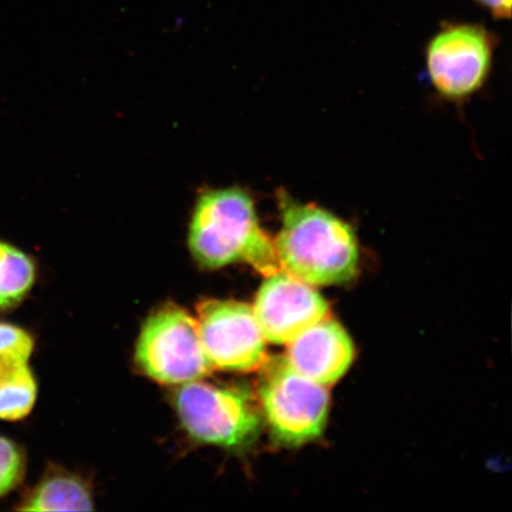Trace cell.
Listing matches in <instances>:
<instances>
[{
	"label": "cell",
	"instance_id": "1",
	"mask_svg": "<svg viewBox=\"0 0 512 512\" xmlns=\"http://www.w3.org/2000/svg\"><path fill=\"white\" fill-rule=\"evenodd\" d=\"M281 228L275 239L281 271L311 286L347 283L357 273V239L349 224L315 204L278 197Z\"/></svg>",
	"mask_w": 512,
	"mask_h": 512
},
{
	"label": "cell",
	"instance_id": "2",
	"mask_svg": "<svg viewBox=\"0 0 512 512\" xmlns=\"http://www.w3.org/2000/svg\"><path fill=\"white\" fill-rule=\"evenodd\" d=\"M189 247L198 264L221 268L247 262L256 271H281L274 242L260 227L253 198L240 188L209 190L198 198Z\"/></svg>",
	"mask_w": 512,
	"mask_h": 512
},
{
	"label": "cell",
	"instance_id": "3",
	"mask_svg": "<svg viewBox=\"0 0 512 512\" xmlns=\"http://www.w3.org/2000/svg\"><path fill=\"white\" fill-rule=\"evenodd\" d=\"M265 366L260 400L275 439L299 446L320 437L329 415L326 387L299 374L285 357Z\"/></svg>",
	"mask_w": 512,
	"mask_h": 512
},
{
	"label": "cell",
	"instance_id": "4",
	"mask_svg": "<svg viewBox=\"0 0 512 512\" xmlns=\"http://www.w3.org/2000/svg\"><path fill=\"white\" fill-rule=\"evenodd\" d=\"M136 360L147 376L164 384L189 383L211 370L197 319L175 304L160 307L146 320Z\"/></svg>",
	"mask_w": 512,
	"mask_h": 512
},
{
	"label": "cell",
	"instance_id": "5",
	"mask_svg": "<svg viewBox=\"0 0 512 512\" xmlns=\"http://www.w3.org/2000/svg\"><path fill=\"white\" fill-rule=\"evenodd\" d=\"M182 424L202 443L236 447L255 437L260 420L251 400L241 390L189 382L176 395Z\"/></svg>",
	"mask_w": 512,
	"mask_h": 512
},
{
	"label": "cell",
	"instance_id": "6",
	"mask_svg": "<svg viewBox=\"0 0 512 512\" xmlns=\"http://www.w3.org/2000/svg\"><path fill=\"white\" fill-rule=\"evenodd\" d=\"M495 38L482 25L448 23L427 46V69L437 91L462 99L484 85L491 68Z\"/></svg>",
	"mask_w": 512,
	"mask_h": 512
},
{
	"label": "cell",
	"instance_id": "7",
	"mask_svg": "<svg viewBox=\"0 0 512 512\" xmlns=\"http://www.w3.org/2000/svg\"><path fill=\"white\" fill-rule=\"evenodd\" d=\"M197 315L211 367L243 373L265 367L266 339L253 307L230 300H206L197 306Z\"/></svg>",
	"mask_w": 512,
	"mask_h": 512
},
{
	"label": "cell",
	"instance_id": "8",
	"mask_svg": "<svg viewBox=\"0 0 512 512\" xmlns=\"http://www.w3.org/2000/svg\"><path fill=\"white\" fill-rule=\"evenodd\" d=\"M253 311L266 341L278 345L291 343L329 317V306L319 292L284 271L268 275Z\"/></svg>",
	"mask_w": 512,
	"mask_h": 512
},
{
	"label": "cell",
	"instance_id": "9",
	"mask_svg": "<svg viewBox=\"0 0 512 512\" xmlns=\"http://www.w3.org/2000/svg\"><path fill=\"white\" fill-rule=\"evenodd\" d=\"M286 361L322 386L336 383L354 360V344L335 320L325 318L287 344Z\"/></svg>",
	"mask_w": 512,
	"mask_h": 512
},
{
	"label": "cell",
	"instance_id": "10",
	"mask_svg": "<svg viewBox=\"0 0 512 512\" xmlns=\"http://www.w3.org/2000/svg\"><path fill=\"white\" fill-rule=\"evenodd\" d=\"M34 339L18 326L0 323V419L22 420L35 405L37 384L29 360Z\"/></svg>",
	"mask_w": 512,
	"mask_h": 512
},
{
	"label": "cell",
	"instance_id": "11",
	"mask_svg": "<svg viewBox=\"0 0 512 512\" xmlns=\"http://www.w3.org/2000/svg\"><path fill=\"white\" fill-rule=\"evenodd\" d=\"M91 491L79 478L50 475L25 497L21 511H91Z\"/></svg>",
	"mask_w": 512,
	"mask_h": 512
},
{
	"label": "cell",
	"instance_id": "12",
	"mask_svg": "<svg viewBox=\"0 0 512 512\" xmlns=\"http://www.w3.org/2000/svg\"><path fill=\"white\" fill-rule=\"evenodd\" d=\"M35 279L36 267L30 256L0 240V312L21 303Z\"/></svg>",
	"mask_w": 512,
	"mask_h": 512
},
{
	"label": "cell",
	"instance_id": "13",
	"mask_svg": "<svg viewBox=\"0 0 512 512\" xmlns=\"http://www.w3.org/2000/svg\"><path fill=\"white\" fill-rule=\"evenodd\" d=\"M24 457L18 446L0 437V498L16 488L24 475Z\"/></svg>",
	"mask_w": 512,
	"mask_h": 512
},
{
	"label": "cell",
	"instance_id": "14",
	"mask_svg": "<svg viewBox=\"0 0 512 512\" xmlns=\"http://www.w3.org/2000/svg\"><path fill=\"white\" fill-rule=\"evenodd\" d=\"M473 2L483 6L497 19H509L511 17L512 0H473Z\"/></svg>",
	"mask_w": 512,
	"mask_h": 512
}]
</instances>
